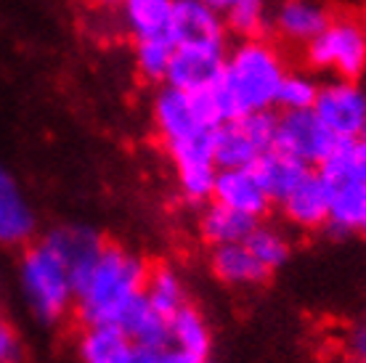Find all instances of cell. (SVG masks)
<instances>
[{
	"label": "cell",
	"mask_w": 366,
	"mask_h": 363,
	"mask_svg": "<svg viewBox=\"0 0 366 363\" xmlns=\"http://www.w3.org/2000/svg\"><path fill=\"white\" fill-rule=\"evenodd\" d=\"M287 74L282 51L266 37H247L226 54L223 74L212 88L223 122L249 111L274 109L276 96Z\"/></svg>",
	"instance_id": "obj_1"
},
{
	"label": "cell",
	"mask_w": 366,
	"mask_h": 363,
	"mask_svg": "<svg viewBox=\"0 0 366 363\" xmlns=\"http://www.w3.org/2000/svg\"><path fill=\"white\" fill-rule=\"evenodd\" d=\"M149 265L122 244H104L99 260L74 289L80 324H117L122 310L144 294Z\"/></svg>",
	"instance_id": "obj_2"
},
{
	"label": "cell",
	"mask_w": 366,
	"mask_h": 363,
	"mask_svg": "<svg viewBox=\"0 0 366 363\" xmlns=\"http://www.w3.org/2000/svg\"><path fill=\"white\" fill-rule=\"evenodd\" d=\"M19 284L32 316L54 327L74 310V279L64 257L46 239L27 244L19 263Z\"/></svg>",
	"instance_id": "obj_3"
},
{
	"label": "cell",
	"mask_w": 366,
	"mask_h": 363,
	"mask_svg": "<svg viewBox=\"0 0 366 363\" xmlns=\"http://www.w3.org/2000/svg\"><path fill=\"white\" fill-rule=\"evenodd\" d=\"M152 122L162 146H175L181 141L197 138L202 133H212L223 122L212 91L189 93L165 85L154 96L152 104Z\"/></svg>",
	"instance_id": "obj_4"
},
{
	"label": "cell",
	"mask_w": 366,
	"mask_h": 363,
	"mask_svg": "<svg viewBox=\"0 0 366 363\" xmlns=\"http://www.w3.org/2000/svg\"><path fill=\"white\" fill-rule=\"evenodd\" d=\"M305 61L313 72L361 80L366 74V24L350 16L332 19L327 29L305 46Z\"/></svg>",
	"instance_id": "obj_5"
},
{
	"label": "cell",
	"mask_w": 366,
	"mask_h": 363,
	"mask_svg": "<svg viewBox=\"0 0 366 363\" xmlns=\"http://www.w3.org/2000/svg\"><path fill=\"white\" fill-rule=\"evenodd\" d=\"M340 138L324 125L313 109L302 111H282L276 122L274 149L284 154L300 159L308 167H319L327 156L335 151Z\"/></svg>",
	"instance_id": "obj_6"
},
{
	"label": "cell",
	"mask_w": 366,
	"mask_h": 363,
	"mask_svg": "<svg viewBox=\"0 0 366 363\" xmlns=\"http://www.w3.org/2000/svg\"><path fill=\"white\" fill-rule=\"evenodd\" d=\"M313 111L340 141L361 138L366 125V88L358 80L335 77L319 85Z\"/></svg>",
	"instance_id": "obj_7"
},
{
	"label": "cell",
	"mask_w": 366,
	"mask_h": 363,
	"mask_svg": "<svg viewBox=\"0 0 366 363\" xmlns=\"http://www.w3.org/2000/svg\"><path fill=\"white\" fill-rule=\"evenodd\" d=\"M226 43H178L165 74V85L178 91H212L223 74Z\"/></svg>",
	"instance_id": "obj_8"
},
{
	"label": "cell",
	"mask_w": 366,
	"mask_h": 363,
	"mask_svg": "<svg viewBox=\"0 0 366 363\" xmlns=\"http://www.w3.org/2000/svg\"><path fill=\"white\" fill-rule=\"evenodd\" d=\"M117 327L133 339L136 363H170V324L152 308L147 294H138L117 318Z\"/></svg>",
	"instance_id": "obj_9"
},
{
	"label": "cell",
	"mask_w": 366,
	"mask_h": 363,
	"mask_svg": "<svg viewBox=\"0 0 366 363\" xmlns=\"http://www.w3.org/2000/svg\"><path fill=\"white\" fill-rule=\"evenodd\" d=\"M332 19L335 14L327 0H282L271 14V29L287 46L305 48Z\"/></svg>",
	"instance_id": "obj_10"
},
{
	"label": "cell",
	"mask_w": 366,
	"mask_h": 363,
	"mask_svg": "<svg viewBox=\"0 0 366 363\" xmlns=\"http://www.w3.org/2000/svg\"><path fill=\"white\" fill-rule=\"evenodd\" d=\"M226 19L204 0H175L167 35L178 43H226Z\"/></svg>",
	"instance_id": "obj_11"
},
{
	"label": "cell",
	"mask_w": 366,
	"mask_h": 363,
	"mask_svg": "<svg viewBox=\"0 0 366 363\" xmlns=\"http://www.w3.org/2000/svg\"><path fill=\"white\" fill-rule=\"evenodd\" d=\"M37 228L35 209L24 197L16 178L0 164V244L24 247L32 242Z\"/></svg>",
	"instance_id": "obj_12"
},
{
	"label": "cell",
	"mask_w": 366,
	"mask_h": 363,
	"mask_svg": "<svg viewBox=\"0 0 366 363\" xmlns=\"http://www.w3.org/2000/svg\"><path fill=\"white\" fill-rule=\"evenodd\" d=\"M212 202H220L257 220L274 204L263 186L257 183L252 167H220L215 175V186H212Z\"/></svg>",
	"instance_id": "obj_13"
},
{
	"label": "cell",
	"mask_w": 366,
	"mask_h": 363,
	"mask_svg": "<svg viewBox=\"0 0 366 363\" xmlns=\"http://www.w3.org/2000/svg\"><path fill=\"white\" fill-rule=\"evenodd\" d=\"M170 324V363H202L212 353V332L194 305H183L167 318Z\"/></svg>",
	"instance_id": "obj_14"
},
{
	"label": "cell",
	"mask_w": 366,
	"mask_h": 363,
	"mask_svg": "<svg viewBox=\"0 0 366 363\" xmlns=\"http://www.w3.org/2000/svg\"><path fill=\"white\" fill-rule=\"evenodd\" d=\"M330 194L332 186L319 173H308L279 204L284 218L302 231H316L327 226L330 218Z\"/></svg>",
	"instance_id": "obj_15"
},
{
	"label": "cell",
	"mask_w": 366,
	"mask_h": 363,
	"mask_svg": "<svg viewBox=\"0 0 366 363\" xmlns=\"http://www.w3.org/2000/svg\"><path fill=\"white\" fill-rule=\"evenodd\" d=\"M46 242L54 247L56 252L64 257V263L69 265L72 279H74V289H77V284L85 279V273L93 268V263L99 260L101 249L107 244L96 228L80 226V223L51 228L46 234Z\"/></svg>",
	"instance_id": "obj_16"
},
{
	"label": "cell",
	"mask_w": 366,
	"mask_h": 363,
	"mask_svg": "<svg viewBox=\"0 0 366 363\" xmlns=\"http://www.w3.org/2000/svg\"><path fill=\"white\" fill-rule=\"evenodd\" d=\"M210 271L226 287H260L271 276L244 242L210 247Z\"/></svg>",
	"instance_id": "obj_17"
},
{
	"label": "cell",
	"mask_w": 366,
	"mask_h": 363,
	"mask_svg": "<svg viewBox=\"0 0 366 363\" xmlns=\"http://www.w3.org/2000/svg\"><path fill=\"white\" fill-rule=\"evenodd\" d=\"M77 355L85 363H136L133 339L117 324H85L77 337Z\"/></svg>",
	"instance_id": "obj_18"
},
{
	"label": "cell",
	"mask_w": 366,
	"mask_h": 363,
	"mask_svg": "<svg viewBox=\"0 0 366 363\" xmlns=\"http://www.w3.org/2000/svg\"><path fill=\"white\" fill-rule=\"evenodd\" d=\"M249 167H252L257 183L263 186V191H266L268 199L274 202V204H279V202H282L284 197L305 178V175L311 173L308 164H302L300 159L284 154V151H279V149H268V151H263Z\"/></svg>",
	"instance_id": "obj_19"
},
{
	"label": "cell",
	"mask_w": 366,
	"mask_h": 363,
	"mask_svg": "<svg viewBox=\"0 0 366 363\" xmlns=\"http://www.w3.org/2000/svg\"><path fill=\"white\" fill-rule=\"evenodd\" d=\"M263 149L249 136L244 119H226L212 130V159L215 167H249Z\"/></svg>",
	"instance_id": "obj_20"
},
{
	"label": "cell",
	"mask_w": 366,
	"mask_h": 363,
	"mask_svg": "<svg viewBox=\"0 0 366 363\" xmlns=\"http://www.w3.org/2000/svg\"><path fill=\"white\" fill-rule=\"evenodd\" d=\"M257 226V218L244 215L234 207H226L220 202L204 204L199 215V237L210 247L215 244H234V242H244L249 231Z\"/></svg>",
	"instance_id": "obj_21"
},
{
	"label": "cell",
	"mask_w": 366,
	"mask_h": 363,
	"mask_svg": "<svg viewBox=\"0 0 366 363\" xmlns=\"http://www.w3.org/2000/svg\"><path fill=\"white\" fill-rule=\"evenodd\" d=\"M366 212V183L348 181L335 183L330 194V218L327 226L335 237H348L353 231H361V220Z\"/></svg>",
	"instance_id": "obj_22"
},
{
	"label": "cell",
	"mask_w": 366,
	"mask_h": 363,
	"mask_svg": "<svg viewBox=\"0 0 366 363\" xmlns=\"http://www.w3.org/2000/svg\"><path fill=\"white\" fill-rule=\"evenodd\" d=\"M175 0H122V27L130 37L167 35Z\"/></svg>",
	"instance_id": "obj_23"
},
{
	"label": "cell",
	"mask_w": 366,
	"mask_h": 363,
	"mask_svg": "<svg viewBox=\"0 0 366 363\" xmlns=\"http://www.w3.org/2000/svg\"><path fill=\"white\" fill-rule=\"evenodd\" d=\"M319 175L324 181L335 186V183L361 181L366 183V138H350V141H340L324 162L319 164Z\"/></svg>",
	"instance_id": "obj_24"
},
{
	"label": "cell",
	"mask_w": 366,
	"mask_h": 363,
	"mask_svg": "<svg viewBox=\"0 0 366 363\" xmlns=\"http://www.w3.org/2000/svg\"><path fill=\"white\" fill-rule=\"evenodd\" d=\"M144 294L152 302V308L159 310L165 318H170L175 310L186 305V284H183L181 273L170 268V265L149 268Z\"/></svg>",
	"instance_id": "obj_25"
},
{
	"label": "cell",
	"mask_w": 366,
	"mask_h": 363,
	"mask_svg": "<svg viewBox=\"0 0 366 363\" xmlns=\"http://www.w3.org/2000/svg\"><path fill=\"white\" fill-rule=\"evenodd\" d=\"M175 40L170 35H152V37H138L136 40V72L147 82H165L167 66L173 59Z\"/></svg>",
	"instance_id": "obj_26"
},
{
	"label": "cell",
	"mask_w": 366,
	"mask_h": 363,
	"mask_svg": "<svg viewBox=\"0 0 366 363\" xmlns=\"http://www.w3.org/2000/svg\"><path fill=\"white\" fill-rule=\"evenodd\" d=\"M244 244L249 247V252L255 254L257 260L266 265L271 273L284 268L287 260H290V254H292V244H290L287 234L274 226L260 223V220H257V226L249 231V237L244 239Z\"/></svg>",
	"instance_id": "obj_27"
},
{
	"label": "cell",
	"mask_w": 366,
	"mask_h": 363,
	"mask_svg": "<svg viewBox=\"0 0 366 363\" xmlns=\"http://www.w3.org/2000/svg\"><path fill=\"white\" fill-rule=\"evenodd\" d=\"M226 29L231 35H239L242 40L247 37H263L271 27V14L266 9V0H242L234 9L223 14Z\"/></svg>",
	"instance_id": "obj_28"
},
{
	"label": "cell",
	"mask_w": 366,
	"mask_h": 363,
	"mask_svg": "<svg viewBox=\"0 0 366 363\" xmlns=\"http://www.w3.org/2000/svg\"><path fill=\"white\" fill-rule=\"evenodd\" d=\"M319 96V82L308 72H287L276 96V106L282 111H302L313 109Z\"/></svg>",
	"instance_id": "obj_29"
},
{
	"label": "cell",
	"mask_w": 366,
	"mask_h": 363,
	"mask_svg": "<svg viewBox=\"0 0 366 363\" xmlns=\"http://www.w3.org/2000/svg\"><path fill=\"white\" fill-rule=\"evenodd\" d=\"M218 167L215 164H189V167H175L178 191L189 204H207L212 199V186H215Z\"/></svg>",
	"instance_id": "obj_30"
},
{
	"label": "cell",
	"mask_w": 366,
	"mask_h": 363,
	"mask_svg": "<svg viewBox=\"0 0 366 363\" xmlns=\"http://www.w3.org/2000/svg\"><path fill=\"white\" fill-rule=\"evenodd\" d=\"M21 358V342H19V334L9 324L0 321V363H9Z\"/></svg>",
	"instance_id": "obj_31"
},
{
	"label": "cell",
	"mask_w": 366,
	"mask_h": 363,
	"mask_svg": "<svg viewBox=\"0 0 366 363\" xmlns=\"http://www.w3.org/2000/svg\"><path fill=\"white\" fill-rule=\"evenodd\" d=\"M345 347H348V355L353 358V361L366 363V318L348 332Z\"/></svg>",
	"instance_id": "obj_32"
},
{
	"label": "cell",
	"mask_w": 366,
	"mask_h": 363,
	"mask_svg": "<svg viewBox=\"0 0 366 363\" xmlns=\"http://www.w3.org/2000/svg\"><path fill=\"white\" fill-rule=\"evenodd\" d=\"M207 6H212L215 11H220V14H226L229 9H234L237 3H242V0H204Z\"/></svg>",
	"instance_id": "obj_33"
},
{
	"label": "cell",
	"mask_w": 366,
	"mask_h": 363,
	"mask_svg": "<svg viewBox=\"0 0 366 363\" xmlns=\"http://www.w3.org/2000/svg\"><path fill=\"white\" fill-rule=\"evenodd\" d=\"M91 6H99V9H112V6H119L122 0H88Z\"/></svg>",
	"instance_id": "obj_34"
},
{
	"label": "cell",
	"mask_w": 366,
	"mask_h": 363,
	"mask_svg": "<svg viewBox=\"0 0 366 363\" xmlns=\"http://www.w3.org/2000/svg\"><path fill=\"white\" fill-rule=\"evenodd\" d=\"M361 231L366 234V212H364V220H361Z\"/></svg>",
	"instance_id": "obj_35"
},
{
	"label": "cell",
	"mask_w": 366,
	"mask_h": 363,
	"mask_svg": "<svg viewBox=\"0 0 366 363\" xmlns=\"http://www.w3.org/2000/svg\"><path fill=\"white\" fill-rule=\"evenodd\" d=\"M361 136H364V138H366V125H364V133H361Z\"/></svg>",
	"instance_id": "obj_36"
}]
</instances>
